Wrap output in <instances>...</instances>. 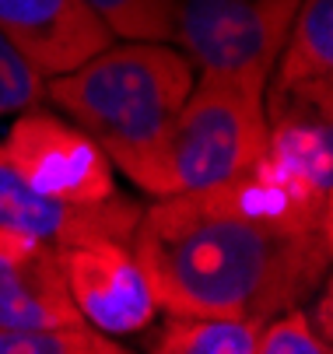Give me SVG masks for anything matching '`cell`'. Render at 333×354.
Masks as SVG:
<instances>
[{
	"label": "cell",
	"mask_w": 333,
	"mask_h": 354,
	"mask_svg": "<svg viewBox=\"0 0 333 354\" xmlns=\"http://www.w3.org/2000/svg\"><path fill=\"white\" fill-rule=\"evenodd\" d=\"M0 35L42 77H60L113 42L81 0H0Z\"/></svg>",
	"instance_id": "cell-9"
},
{
	"label": "cell",
	"mask_w": 333,
	"mask_h": 354,
	"mask_svg": "<svg viewBox=\"0 0 333 354\" xmlns=\"http://www.w3.org/2000/svg\"><path fill=\"white\" fill-rule=\"evenodd\" d=\"M263 91L197 77L162 144L148 196H175L239 179L263 158Z\"/></svg>",
	"instance_id": "cell-3"
},
{
	"label": "cell",
	"mask_w": 333,
	"mask_h": 354,
	"mask_svg": "<svg viewBox=\"0 0 333 354\" xmlns=\"http://www.w3.org/2000/svg\"><path fill=\"white\" fill-rule=\"evenodd\" d=\"M113 39L172 42L179 0H81Z\"/></svg>",
	"instance_id": "cell-13"
},
{
	"label": "cell",
	"mask_w": 333,
	"mask_h": 354,
	"mask_svg": "<svg viewBox=\"0 0 333 354\" xmlns=\"http://www.w3.org/2000/svg\"><path fill=\"white\" fill-rule=\"evenodd\" d=\"M256 354H330V344L312 330L305 309H292L263 323Z\"/></svg>",
	"instance_id": "cell-16"
},
{
	"label": "cell",
	"mask_w": 333,
	"mask_h": 354,
	"mask_svg": "<svg viewBox=\"0 0 333 354\" xmlns=\"http://www.w3.org/2000/svg\"><path fill=\"white\" fill-rule=\"evenodd\" d=\"M263 95H292L333 109V0H302Z\"/></svg>",
	"instance_id": "cell-11"
},
{
	"label": "cell",
	"mask_w": 333,
	"mask_h": 354,
	"mask_svg": "<svg viewBox=\"0 0 333 354\" xmlns=\"http://www.w3.org/2000/svg\"><path fill=\"white\" fill-rule=\"evenodd\" d=\"M0 151L35 193L57 204H109L123 193L99 144L57 109L35 106L18 113Z\"/></svg>",
	"instance_id": "cell-5"
},
{
	"label": "cell",
	"mask_w": 333,
	"mask_h": 354,
	"mask_svg": "<svg viewBox=\"0 0 333 354\" xmlns=\"http://www.w3.org/2000/svg\"><path fill=\"white\" fill-rule=\"evenodd\" d=\"M60 267L81 323L106 337L140 333L162 313L133 245L123 239H95L60 249Z\"/></svg>",
	"instance_id": "cell-7"
},
{
	"label": "cell",
	"mask_w": 333,
	"mask_h": 354,
	"mask_svg": "<svg viewBox=\"0 0 333 354\" xmlns=\"http://www.w3.org/2000/svg\"><path fill=\"white\" fill-rule=\"evenodd\" d=\"M130 245L162 313L267 323L305 309L326 284L333 228L256 162L221 186L155 196Z\"/></svg>",
	"instance_id": "cell-1"
},
{
	"label": "cell",
	"mask_w": 333,
	"mask_h": 354,
	"mask_svg": "<svg viewBox=\"0 0 333 354\" xmlns=\"http://www.w3.org/2000/svg\"><path fill=\"white\" fill-rule=\"evenodd\" d=\"M263 323L231 316H169L148 354H256Z\"/></svg>",
	"instance_id": "cell-12"
},
{
	"label": "cell",
	"mask_w": 333,
	"mask_h": 354,
	"mask_svg": "<svg viewBox=\"0 0 333 354\" xmlns=\"http://www.w3.org/2000/svg\"><path fill=\"white\" fill-rule=\"evenodd\" d=\"M302 0H179L172 46L197 77L267 91V77Z\"/></svg>",
	"instance_id": "cell-4"
},
{
	"label": "cell",
	"mask_w": 333,
	"mask_h": 354,
	"mask_svg": "<svg viewBox=\"0 0 333 354\" xmlns=\"http://www.w3.org/2000/svg\"><path fill=\"white\" fill-rule=\"evenodd\" d=\"M193 81V64L172 42L113 39L81 67L46 81V102L99 144L123 179L148 193Z\"/></svg>",
	"instance_id": "cell-2"
},
{
	"label": "cell",
	"mask_w": 333,
	"mask_h": 354,
	"mask_svg": "<svg viewBox=\"0 0 333 354\" xmlns=\"http://www.w3.org/2000/svg\"><path fill=\"white\" fill-rule=\"evenodd\" d=\"M46 102V81L18 57V49L0 35V120H15L25 109Z\"/></svg>",
	"instance_id": "cell-15"
},
{
	"label": "cell",
	"mask_w": 333,
	"mask_h": 354,
	"mask_svg": "<svg viewBox=\"0 0 333 354\" xmlns=\"http://www.w3.org/2000/svg\"><path fill=\"white\" fill-rule=\"evenodd\" d=\"M267 151L260 169L316 221L333 228V109L292 95H263Z\"/></svg>",
	"instance_id": "cell-6"
},
{
	"label": "cell",
	"mask_w": 333,
	"mask_h": 354,
	"mask_svg": "<svg viewBox=\"0 0 333 354\" xmlns=\"http://www.w3.org/2000/svg\"><path fill=\"white\" fill-rule=\"evenodd\" d=\"M81 323L67 295L60 249L0 228V330H42Z\"/></svg>",
	"instance_id": "cell-10"
},
{
	"label": "cell",
	"mask_w": 333,
	"mask_h": 354,
	"mask_svg": "<svg viewBox=\"0 0 333 354\" xmlns=\"http://www.w3.org/2000/svg\"><path fill=\"white\" fill-rule=\"evenodd\" d=\"M140 214H144V204L130 193H120L109 204H88V207L46 200L15 172V165L0 151V228L8 232L42 239L57 249L84 245L95 239L130 242Z\"/></svg>",
	"instance_id": "cell-8"
},
{
	"label": "cell",
	"mask_w": 333,
	"mask_h": 354,
	"mask_svg": "<svg viewBox=\"0 0 333 354\" xmlns=\"http://www.w3.org/2000/svg\"><path fill=\"white\" fill-rule=\"evenodd\" d=\"M0 354H133L116 337L74 326H42V330H0Z\"/></svg>",
	"instance_id": "cell-14"
}]
</instances>
